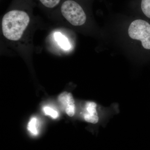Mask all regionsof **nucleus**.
<instances>
[{
	"mask_svg": "<svg viewBox=\"0 0 150 150\" xmlns=\"http://www.w3.org/2000/svg\"><path fill=\"white\" fill-rule=\"evenodd\" d=\"M29 22V16L24 11H10L5 14L2 19V28L4 36L9 40H19Z\"/></svg>",
	"mask_w": 150,
	"mask_h": 150,
	"instance_id": "obj_1",
	"label": "nucleus"
},
{
	"mask_svg": "<svg viewBox=\"0 0 150 150\" xmlns=\"http://www.w3.org/2000/svg\"><path fill=\"white\" fill-rule=\"evenodd\" d=\"M62 15L71 24L74 26H80L84 24L86 16L83 9L77 3L67 0L61 7Z\"/></svg>",
	"mask_w": 150,
	"mask_h": 150,
	"instance_id": "obj_2",
	"label": "nucleus"
},
{
	"mask_svg": "<svg viewBox=\"0 0 150 150\" xmlns=\"http://www.w3.org/2000/svg\"><path fill=\"white\" fill-rule=\"evenodd\" d=\"M84 120L88 123L96 124L100 121L98 106L96 103L88 101L86 103L83 112Z\"/></svg>",
	"mask_w": 150,
	"mask_h": 150,
	"instance_id": "obj_3",
	"label": "nucleus"
},
{
	"mask_svg": "<svg viewBox=\"0 0 150 150\" xmlns=\"http://www.w3.org/2000/svg\"><path fill=\"white\" fill-rule=\"evenodd\" d=\"M59 101L70 117H72L76 112V105L72 94L70 93L64 92L59 95Z\"/></svg>",
	"mask_w": 150,
	"mask_h": 150,
	"instance_id": "obj_4",
	"label": "nucleus"
},
{
	"mask_svg": "<svg viewBox=\"0 0 150 150\" xmlns=\"http://www.w3.org/2000/svg\"><path fill=\"white\" fill-rule=\"evenodd\" d=\"M54 37L56 41L61 48L65 50H69L71 48L69 42L67 37L62 35L60 32L55 33Z\"/></svg>",
	"mask_w": 150,
	"mask_h": 150,
	"instance_id": "obj_5",
	"label": "nucleus"
},
{
	"mask_svg": "<svg viewBox=\"0 0 150 150\" xmlns=\"http://www.w3.org/2000/svg\"><path fill=\"white\" fill-rule=\"evenodd\" d=\"M37 120L35 117H33L30 119L28 125V129L32 135L37 136L38 134L37 128Z\"/></svg>",
	"mask_w": 150,
	"mask_h": 150,
	"instance_id": "obj_6",
	"label": "nucleus"
},
{
	"mask_svg": "<svg viewBox=\"0 0 150 150\" xmlns=\"http://www.w3.org/2000/svg\"><path fill=\"white\" fill-rule=\"evenodd\" d=\"M141 9L145 16L150 19V0H142Z\"/></svg>",
	"mask_w": 150,
	"mask_h": 150,
	"instance_id": "obj_7",
	"label": "nucleus"
},
{
	"mask_svg": "<svg viewBox=\"0 0 150 150\" xmlns=\"http://www.w3.org/2000/svg\"><path fill=\"white\" fill-rule=\"evenodd\" d=\"M42 4L48 8H53L59 4L61 0H39Z\"/></svg>",
	"mask_w": 150,
	"mask_h": 150,
	"instance_id": "obj_8",
	"label": "nucleus"
},
{
	"mask_svg": "<svg viewBox=\"0 0 150 150\" xmlns=\"http://www.w3.org/2000/svg\"><path fill=\"white\" fill-rule=\"evenodd\" d=\"M43 111L46 115L51 116L54 119H56L59 116V113L56 110L48 106H45L43 108Z\"/></svg>",
	"mask_w": 150,
	"mask_h": 150,
	"instance_id": "obj_9",
	"label": "nucleus"
}]
</instances>
